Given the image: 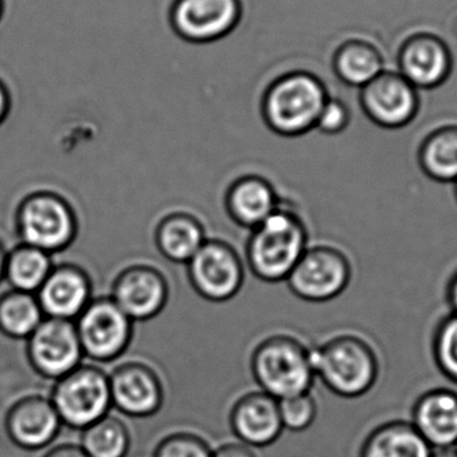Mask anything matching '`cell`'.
I'll return each instance as SVG.
<instances>
[{"label": "cell", "instance_id": "obj_1", "mask_svg": "<svg viewBox=\"0 0 457 457\" xmlns=\"http://www.w3.org/2000/svg\"><path fill=\"white\" fill-rule=\"evenodd\" d=\"M308 228L297 212L279 204L277 211L250 231L247 268L263 284H284L309 244Z\"/></svg>", "mask_w": 457, "mask_h": 457}, {"label": "cell", "instance_id": "obj_2", "mask_svg": "<svg viewBox=\"0 0 457 457\" xmlns=\"http://www.w3.org/2000/svg\"><path fill=\"white\" fill-rule=\"evenodd\" d=\"M250 368L260 391L276 400L312 392L316 381L311 348L290 335L263 338L253 352Z\"/></svg>", "mask_w": 457, "mask_h": 457}, {"label": "cell", "instance_id": "obj_3", "mask_svg": "<svg viewBox=\"0 0 457 457\" xmlns=\"http://www.w3.org/2000/svg\"><path fill=\"white\" fill-rule=\"evenodd\" d=\"M311 360L316 378L337 396L346 399L362 396L378 380L375 352L354 336H337L313 346Z\"/></svg>", "mask_w": 457, "mask_h": 457}, {"label": "cell", "instance_id": "obj_4", "mask_svg": "<svg viewBox=\"0 0 457 457\" xmlns=\"http://www.w3.org/2000/svg\"><path fill=\"white\" fill-rule=\"evenodd\" d=\"M325 88L308 74H293L274 83L262 104V120L271 134L285 139L313 133L327 102Z\"/></svg>", "mask_w": 457, "mask_h": 457}, {"label": "cell", "instance_id": "obj_5", "mask_svg": "<svg viewBox=\"0 0 457 457\" xmlns=\"http://www.w3.org/2000/svg\"><path fill=\"white\" fill-rule=\"evenodd\" d=\"M50 400L63 426L83 431L112 411L109 375L96 367H78L59 378Z\"/></svg>", "mask_w": 457, "mask_h": 457}, {"label": "cell", "instance_id": "obj_6", "mask_svg": "<svg viewBox=\"0 0 457 457\" xmlns=\"http://www.w3.org/2000/svg\"><path fill=\"white\" fill-rule=\"evenodd\" d=\"M351 276V263L343 252L317 245L308 246L285 284L301 301L322 303L343 295Z\"/></svg>", "mask_w": 457, "mask_h": 457}, {"label": "cell", "instance_id": "obj_7", "mask_svg": "<svg viewBox=\"0 0 457 457\" xmlns=\"http://www.w3.org/2000/svg\"><path fill=\"white\" fill-rule=\"evenodd\" d=\"M193 289L211 303H228L245 284V266L236 250L220 239H206L187 265Z\"/></svg>", "mask_w": 457, "mask_h": 457}, {"label": "cell", "instance_id": "obj_8", "mask_svg": "<svg viewBox=\"0 0 457 457\" xmlns=\"http://www.w3.org/2000/svg\"><path fill=\"white\" fill-rule=\"evenodd\" d=\"M134 325L112 297L99 298L83 311L77 328L82 351L96 361L120 359L130 346Z\"/></svg>", "mask_w": 457, "mask_h": 457}, {"label": "cell", "instance_id": "obj_9", "mask_svg": "<svg viewBox=\"0 0 457 457\" xmlns=\"http://www.w3.org/2000/svg\"><path fill=\"white\" fill-rule=\"evenodd\" d=\"M367 120L386 130L407 128L418 117V90L399 72L384 71L360 91Z\"/></svg>", "mask_w": 457, "mask_h": 457}, {"label": "cell", "instance_id": "obj_10", "mask_svg": "<svg viewBox=\"0 0 457 457\" xmlns=\"http://www.w3.org/2000/svg\"><path fill=\"white\" fill-rule=\"evenodd\" d=\"M170 287L165 276L150 265L129 266L118 274L112 298L134 322H145L162 313Z\"/></svg>", "mask_w": 457, "mask_h": 457}, {"label": "cell", "instance_id": "obj_11", "mask_svg": "<svg viewBox=\"0 0 457 457\" xmlns=\"http://www.w3.org/2000/svg\"><path fill=\"white\" fill-rule=\"evenodd\" d=\"M112 407L130 418H149L162 408V380L150 365L126 361L109 375Z\"/></svg>", "mask_w": 457, "mask_h": 457}, {"label": "cell", "instance_id": "obj_12", "mask_svg": "<svg viewBox=\"0 0 457 457\" xmlns=\"http://www.w3.org/2000/svg\"><path fill=\"white\" fill-rule=\"evenodd\" d=\"M3 427L15 447L37 453L55 442L63 424L50 399L27 396L8 408Z\"/></svg>", "mask_w": 457, "mask_h": 457}, {"label": "cell", "instance_id": "obj_13", "mask_svg": "<svg viewBox=\"0 0 457 457\" xmlns=\"http://www.w3.org/2000/svg\"><path fill=\"white\" fill-rule=\"evenodd\" d=\"M230 427L238 442L247 447L274 445L284 432L278 400L260 389L245 394L231 408Z\"/></svg>", "mask_w": 457, "mask_h": 457}, {"label": "cell", "instance_id": "obj_14", "mask_svg": "<svg viewBox=\"0 0 457 457\" xmlns=\"http://www.w3.org/2000/svg\"><path fill=\"white\" fill-rule=\"evenodd\" d=\"M82 353L77 329L64 320L46 322L32 338V360L47 378H62L77 370Z\"/></svg>", "mask_w": 457, "mask_h": 457}, {"label": "cell", "instance_id": "obj_15", "mask_svg": "<svg viewBox=\"0 0 457 457\" xmlns=\"http://www.w3.org/2000/svg\"><path fill=\"white\" fill-rule=\"evenodd\" d=\"M238 16V0H179L173 23L187 39L208 42L227 35Z\"/></svg>", "mask_w": 457, "mask_h": 457}, {"label": "cell", "instance_id": "obj_16", "mask_svg": "<svg viewBox=\"0 0 457 457\" xmlns=\"http://www.w3.org/2000/svg\"><path fill=\"white\" fill-rule=\"evenodd\" d=\"M450 54L431 35L411 37L399 54L397 71L418 90L436 87L450 72Z\"/></svg>", "mask_w": 457, "mask_h": 457}, {"label": "cell", "instance_id": "obj_17", "mask_svg": "<svg viewBox=\"0 0 457 457\" xmlns=\"http://www.w3.org/2000/svg\"><path fill=\"white\" fill-rule=\"evenodd\" d=\"M278 195L273 185L263 177H239L228 187L225 206L228 217L238 227L252 231L262 224L278 208Z\"/></svg>", "mask_w": 457, "mask_h": 457}, {"label": "cell", "instance_id": "obj_18", "mask_svg": "<svg viewBox=\"0 0 457 457\" xmlns=\"http://www.w3.org/2000/svg\"><path fill=\"white\" fill-rule=\"evenodd\" d=\"M413 427L429 445L451 448L457 443V394L450 389L427 392L413 408Z\"/></svg>", "mask_w": 457, "mask_h": 457}, {"label": "cell", "instance_id": "obj_19", "mask_svg": "<svg viewBox=\"0 0 457 457\" xmlns=\"http://www.w3.org/2000/svg\"><path fill=\"white\" fill-rule=\"evenodd\" d=\"M206 239L205 228L200 220L184 212L163 217L155 230V244L161 254L179 265H187Z\"/></svg>", "mask_w": 457, "mask_h": 457}, {"label": "cell", "instance_id": "obj_20", "mask_svg": "<svg viewBox=\"0 0 457 457\" xmlns=\"http://www.w3.org/2000/svg\"><path fill=\"white\" fill-rule=\"evenodd\" d=\"M21 225L27 239L42 247L61 246L72 233L69 211L54 198H37L29 203L24 209Z\"/></svg>", "mask_w": 457, "mask_h": 457}, {"label": "cell", "instance_id": "obj_21", "mask_svg": "<svg viewBox=\"0 0 457 457\" xmlns=\"http://www.w3.org/2000/svg\"><path fill=\"white\" fill-rule=\"evenodd\" d=\"M360 457H432V450L413 424L392 421L367 437Z\"/></svg>", "mask_w": 457, "mask_h": 457}, {"label": "cell", "instance_id": "obj_22", "mask_svg": "<svg viewBox=\"0 0 457 457\" xmlns=\"http://www.w3.org/2000/svg\"><path fill=\"white\" fill-rule=\"evenodd\" d=\"M419 162L424 173L435 181H457V122L440 125L424 138Z\"/></svg>", "mask_w": 457, "mask_h": 457}, {"label": "cell", "instance_id": "obj_23", "mask_svg": "<svg viewBox=\"0 0 457 457\" xmlns=\"http://www.w3.org/2000/svg\"><path fill=\"white\" fill-rule=\"evenodd\" d=\"M90 287L79 271L61 270L54 274L42 292L45 308L58 319L77 316L87 308Z\"/></svg>", "mask_w": 457, "mask_h": 457}, {"label": "cell", "instance_id": "obj_24", "mask_svg": "<svg viewBox=\"0 0 457 457\" xmlns=\"http://www.w3.org/2000/svg\"><path fill=\"white\" fill-rule=\"evenodd\" d=\"M131 436L128 426L118 416L109 415L83 429L79 445L90 457H126Z\"/></svg>", "mask_w": 457, "mask_h": 457}, {"label": "cell", "instance_id": "obj_25", "mask_svg": "<svg viewBox=\"0 0 457 457\" xmlns=\"http://www.w3.org/2000/svg\"><path fill=\"white\" fill-rule=\"evenodd\" d=\"M335 69L340 79L346 85L362 88L384 72V64L372 46L352 42L338 51Z\"/></svg>", "mask_w": 457, "mask_h": 457}, {"label": "cell", "instance_id": "obj_26", "mask_svg": "<svg viewBox=\"0 0 457 457\" xmlns=\"http://www.w3.org/2000/svg\"><path fill=\"white\" fill-rule=\"evenodd\" d=\"M278 410L284 431L300 434L313 426L319 405L312 392H306L278 400Z\"/></svg>", "mask_w": 457, "mask_h": 457}, {"label": "cell", "instance_id": "obj_27", "mask_svg": "<svg viewBox=\"0 0 457 457\" xmlns=\"http://www.w3.org/2000/svg\"><path fill=\"white\" fill-rule=\"evenodd\" d=\"M0 321L8 332L13 335H27L37 328L39 311L31 298L16 295L3 303Z\"/></svg>", "mask_w": 457, "mask_h": 457}, {"label": "cell", "instance_id": "obj_28", "mask_svg": "<svg viewBox=\"0 0 457 457\" xmlns=\"http://www.w3.org/2000/svg\"><path fill=\"white\" fill-rule=\"evenodd\" d=\"M434 354L440 370L457 383V314H451L437 328Z\"/></svg>", "mask_w": 457, "mask_h": 457}, {"label": "cell", "instance_id": "obj_29", "mask_svg": "<svg viewBox=\"0 0 457 457\" xmlns=\"http://www.w3.org/2000/svg\"><path fill=\"white\" fill-rule=\"evenodd\" d=\"M47 258L37 250H23L13 257L10 276L21 289H34L47 273Z\"/></svg>", "mask_w": 457, "mask_h": 457}, {"label": "cell", "instance_id": "obj_30", "mask_svg": "<svg viewBox=\"0 0 457 457\" xmlns=\"http://www.w3.org/2000/svg\"><path fill=\"white\" fill-rule=\"evenodd\" d=\"M153 457H213V450L200 435L176 432L161 440Z\"/></svg>", "mask_w": 457, "mask_h": 457}, {"label": "cell", "instance_id": "obj_31", "mask_svg": "<svg viewBox=\"0 0 457 457\" xmlns=\"http://www.w3.org/2000/svg\"><path fill=\"white\" fill-rule=\"evenodd\" d=\"M213 457H258L254 448L247 447L242 443H225L213 451Z\"/></svg>", "mask_w": 457, "mask_h": 457}, {"label": "cell", "instance_id": "obj_32", "mask_svg": "<svg viewBox=\"0 0 457 457\" xmlns=\"http://www.w3.org/2000/svg\"><path fill=\"white\" fill-rule=\"evenodd\" d=\"M42 457H90L83 451L79 445L74 443H62L51 447Z\"/></svg>", "mask_w": 457, "mask_h": 457}, {"label": "cell", "instance_id": "obj_33", "mask_svg": "<svg viewBox=\"0 0 457 457\" xmlns=\"http://www.w3.org/2000/svg\"><path fill=\"white\" fill-rule=\"evenodd\" d=\"M448 301H450L453 314H457V271L453 274L450 285H448Z\"/></svg>", "mask_w": 457, "mask_h": 457}, {"label": "cell", "instance_id": "obj_34", "mask_svg": "<svg viewBox=\"0 0 457 457\" xmlns=\"http://www.w3.org/2000/svg\"><path fill=\"white\" fill-rule=\"evenodd\" d=\"M432 457H457V451L453 448H443L437 451L436 453H432Z\"/></svg>", "mask_w": 457, "mask_h": 457}, {"label": "cell", "instance_id": "obj_35", "mask_svg": "<svg viewBox=\"0 0 457 457\" xmlns=\"http://www.w3.org/2000/svg\"><path fill=\"white\" fill-rule=\"evenodd\" d=\"M3 107H4V96H3L2 90H0V114H2Z\"/></svg>", "mask_w": 457, "mask_h": 457}, {"label": "cell", "instance_id": "obj_36", "mask_svg": "<svg viewBox=\"0 0 457 457\" xmlns=\"http://www.w3.org/2000/svg\"><path fill=\"white\" fill-rule=\"evenodd\" d=\"M0 268H2V255H0Z\"/></svg>", "mask_w": 457, "mask_h": 457}, {"label": "cell", "instance_id": "obj_37", "mask_svg": "<svg viewBox=\"0 0 457 457\" xmlns=\"http://www.w3.org/2000/svg\"><path fill=\"white\" fill-rule=\"evenodd\" d=\"M456 184V197H457V181L455 182Z\"/></svg>", "mask_w": 457, "mask_h": 457}]
</instances>
